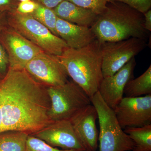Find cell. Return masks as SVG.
<instances>
[{"mask_svg": "<svg viewBox=\"0 0 151 151\" xmlns=\"http://www.w3.org/2000/svg\"><path fill=\"white\" fill-rule=\"evenodd\" d=\"M0 105L3 132L19 131L31 134L53 122L49 116L51 102L47 87L25 69L8 68L0 81Z\"/></svg>", "mask_w": 151, "mask_h": 151, "instance_id": "1", "label": "cell"}, {"mask_svg": "<svg viewBox=\"0 0 151 151\" xmlns=\"http://www.w3.org/2000/svg\"><path fill=\"white\" fill-rule=\"evenodd\" d=\"M90 28L101 43L132 37L147 40L150 33L144 27V14L116 1L108 4Z\"/></svg>", "mask_w": 151, "mask_h": 151, "instance_id": "2", "label": "cell"}, {"mask_svg": "<svg viewBox=\"0 0 151 151\" xmlns=\"http://www.w3.org/2000/svg\"><path fill=\"white\" fill-rule=\"evenodd\" d=\"M68 76L91 98L99 91L102 73V43L95 40L80 49L67 47L57 56Z\"/></svg>", "mask_w": 151, "mask_h": 151, "instance_id": "3", "label": "cell"}, {"mask_svg": "<svg viewBox=\"0 0 151 151\" xmlns=\"http://www.w3.org/2000/svg\"><path fill=\"white\" fill-rule=\"evenodd\" d=\"M90 100L97 110L100 125L99 151H132L134 142L119 125L114 110L105 103L98 92Z\"/></svg>", "mask_w": 151, "mask_h": 151, "instance_id": "4", "label": "cell"}, {"mask_svg": "<svg viewBox=\"0 0 151 151\" xmlns=\"http://www.w3.org/2000/svg\"><path fill=\"white\" fill-rule=\"evenodd\" d=\"M11 27L31 42L44 52L58 56L68 47L65 41L52 34L31 14H11L9 20Z\"/></svg>", "mask_w": 151, "mask_h": 151, "instance_id": "5", "label": "cell"}, {"mask_svg": "<svg viewBox=\"0 0 151 151\" xmlns=\"http://www.w3.org/2000/svg\"><path fill=\"white\" fill-rule=\"evenodd\" d=\"M51 107L49 116L52 122L70 120L81 109L91 104L85 92L74 81L47 87Z\"/></svg>", "mask_w": 151, "mask_h": 151, "instance_id": "6", "label": "cell"}, {"mask_svg": "<svg viewBox=\"0 0 151 151\" xmlns=\"http://www.w3.org/2000/svg\"><path fill=\"white\" fill-rule=\"evenodd\" d=\"M147 40L130 38L119 41L102 43L103 78L113 75L147 47Z\"/></svg>", "mask_w": 151, "mask_h": 151, "instance_id": "7", "label": "cell"}, {"mask_svg": "<svg viewBox=\"0 0 151 151\" xmlns=\"http://www.w3.org/2000/svg\"><path fill=\"white\" fill-rule=\"evenodd\" d=\"M24 69L36 81L47 87L63 85L68 81L67 71L57 57L44 51L30 60Z\"/></svg>", "mask_w": 151, "mask_h": 151, "instance_id": "8", "label": "cell"}, {"mask_svg": "<svg viewBox=\"0 0 151 151\" xmlns=\"http://www.w3.org/2000/svg\"><path fill=\"white\" fill-rule=\"evenodd\" d=\"M113 110L123 129L151 124V94L123 97Z\"/></svg>", "mask_w": 151, "mask_h": 151, "instance_id": "9", "label": "cell"}, {"mask_svg": "<svg viewBox=\"0 0 151 151\" xmlns=\"http://www.w3.org/2000/svg\"><path fill=\"white\" fill-rule=\"evenodd\" d=\"M2 37L3 42L7 52L9 68L11 69H24L30 60L43 51L12 28L6 29Z\"/></svg>", "mask_w": 151, "mask_h": 151, "instance_id": "10", "label": "cell"}, {"mask_svg": "<svg viewBox=\"0 0 151 151\" xmlns=\"http://www.w3.org/2000/svg\"><path fill=\"white\" fill-rule=\"evenodd\" d=\"M31 134L54 147H58L64 150H86L70 120L55 121Z\"/></svg>", "mask_w": 151, "mask_h": 151, "instance_id": "11", "label": "cell"}, {"mask_svg": "<svg viewBox=\"0 0 151 151\" xmlns=\"http://www.w3.org/2000/svg\"><path fill=\"white\" fill-rule=\"evenodd\" d=\"M136 64L135 57L133 58L113 75L103 78L98 92L105 103L113 110L124 97L127 83L134 78Z\"/></svg>", "mask_w": 151, "mask_h": 151, "instance_id": "12", "label": "cell"}, {"mask_svg": "<svg viewBox=\"0 0 151 151\" xmlns=\"http://www.w3.org/2000/svg\"><path fill=\"white\" fill-rule=\"evenodd\" d=\"M97 119V110L91 104L81 109L70 120L86 150L96 151L98 147L99 133L96 123Z\"/></svg>", "mask_w": 151, "mask_h": 151, "instance_id": "13", "label": "cell"}, {"mask_svg": "<svg viewBox=\"0 0 151 151\" xmlns=\"http://www.w3.org/2000/svg\"><path fill=\"white\" fill-rule=\"evenodd\" d=\"M56 29L58 35L70 48L80 49L96 40L91 28L66 21L57 17Z\"/></svg>", "mask_w": 151, "mask_h": 151, "instance_id": "14", "label": "cell"}, {"mask_svg": "<svg viewBox=\"0 0 151 151\" xmlns=\"http://www.w3.org/2000/svg\"><path fill=\"white\" fill-rule=\"evenodd\" d=\"M53 10L59 18L86 27H91L98 17L91 10L79 6L66 0H63Z\"/></svg>", "mask_w": 151, "mask_h": 151, "instance_id": "15", "label": "cell"}, {"mask_svg": "<svg viewBox=\"0 0 151 151\" xmlns=\"http://www.w3.org/2000/svg\"><path fill=\"white\" fill-rule=\"evenodd\" d=\"M126 97H136L151 94V65L142 75L132 78L124 90Z\"/></svg>", "mask_w": 151, "mask_h": 151, "instance_id": "16", "label": "cell"}, {"mask_svg": "<svg viewBox=\"0 0 151 151\" xmlns=\"http://www.w3.org/2000/svg\"><path fill=\"white\" fill-rule=\"evenodd\" d=\"M29 134L19 131H8L0 133V151H26Z\"/></svg>", "mask_w": 151, "mask_h": 151, "instance_id": "17", "label": "cell"}, {"mask_svg": "<svg viewBox=\"0 0 151 151\" xmlns=\"http://www.w3.org/2000/svg\"><path fill=\"white\" fill-rule=\"evenodd\" d=\"M124 131L134 142L132 151H151V124L140 127H128Z\"/></svg>", "mask_w": 151, "mask_h": 151, "instance_id": "18", "label": "cell"}, {"mask_svg": "<svg viewBox=\"0 0 151 151\" xmlns=\"http://www.w3.org/2000/svg\"><path fill=\"white\" fill-rule=\"evenodd\" d=\"M31 14L38 21L47 28L52 34L58 37L56 29L57 16L53 9L38 4L35 10Z\"/></svg>", "mask_w": 151, "mask_h": 151, "instance_id": "19", "label": "cell"}, {"mask_svg": "<svg viewBox=\"0 0 151 151\" xmlns=\"http://www.w3.org/2000/svg\"><path fill=\"white\" fill-rule=\"evenodd\" d=\"M76 5L91 10L99 15L107 8V5L114 0H66Z\"/></svg>", "mask_w": 151, "mask_h": 151, "instance_id": "20", "label": "cell"}, {"mask_svg": "<svg viewBox=\"0 0 151 151\" xmlns=\"http://www.w3.org/2000/svg\"><path fill=\"white\" fill-rule=\"evenodd\" d=\"M26 151H85L79 150H59L51 147L43 141L32 134L29 135L27 142Z\"/></svg>", "mask_w": 151, "mask_h": 151, "instance_id": "21", "label": "cell"}, {"mask_svg": "<svg viewBox=\"0 0 151 151\" xmlns=\"http://www.w3.org/2000/svg\"><path fill=\"white\" fill-rule=\"evenodd\" d=\"M126 4L144 14L151 8V0H114Z\"/></svg>", "mask_w": 151, "mask_h": 151, "instance_id": "22", "label": "cell"}, {"mask_svg": "<svg viewBox=\"0 0 151 151\" xmlns=\"http://www.w3.org/2000/svg\"><path fill=\"white\" fill-rule=\"evenodd\" d=\"M38 5V3L31 0L21 2L18 6L17 11L22 14H31L35 10Z\"/></svg>", "mask_w": 151, "mask_h": 151, "instance_id": "23", "label": "cell"}, {"mask_svg": "<svg viewBox=\"0 0 151 151\" xmlns=\"http://www.w3.org/2000/svg\"><path fill=\"white\" fill-rule=\"evenodd\" d=\"M1 27L0 26V32ZM9 65L8 59L6 52L0 44V74L4 76L7 72L8 65Z\"/></svg>", "mask_w": 151, "mask_h": 151, "instance_id": "24", "label": "cell"}, {"mask_svg": "<svg viewBox=\"0 0 151 151\" xmlns=\"http://www.w3.org/2000/svg\"><path fill=\"white\" fill-rule=\"evenodd\" d=\"M40 4L49 9H54L63 0H35Z\"/></svg>", "mask_w": 151, "mask_h": 151, "instance_id": "25", "label": "cell"}, {"mask_svg": "<svg viewBox=\"0 0 151 151\" xmlns=\"http://www.w3.org/2000/svg\"><path fill=\"white\" fill-rule=\"evenodd\" d=\"M144 27L147 31H151V9L144 14Z\"/></svg>", "mask_w": 151, "mask_h": 151, "instance_id": "26", "label": "cell"}, {"mask_svg": "<svg viewBox=\"0 0 151 151\" xmlns=\"http://www.w3.org/2000/svg\"><path fill=\"white\" fill-rule=\"evenodd\" d=\"M3 132L2 115L1 109L0 105V133Z\"/></svg>", "mask_w": 151, "mask_h": 151, "instance_id": "27", "label": "cell"}, {"mask_svg": "<svg viewBox=\"0 0 151 151\" xmlns=\"http://www.w3.org/2000/svg\"><path fill=\"white\" fill-rule=\"evenodd\" d=\"M10 3V0H0V6L8 5Z\"/></svg>", "mask_w": 151, "mask_h": 151, "instance_id": "28", "label": "cell"}, {"mask_svg": "<svg viewBox=\"0 0 151 151\" xmlns=\"http://www.w3.org/2000/svg\"><path fill=\"white\" fill-rule=\"evenodd\" d=\"M19 1H20L21 2L25 1H29V0H19Z\"/></svg>", "mask_w": 151, "mask_h": 151, "instance_id": "29", "label": "cell"}, {"mask_svg": "<svg viewBox=\"0 0 151 151\" xmlns=\"http://www.w3.org/2000/svg\"><path fill=\"white\" fill-rule=\"evenodd\" d=\"M85 151H90L88 150H86Z\"/></svg>", "mask_w": 151, "mask_h": 151, "instance_id": "30", "label": "cell"}]
</instances>
